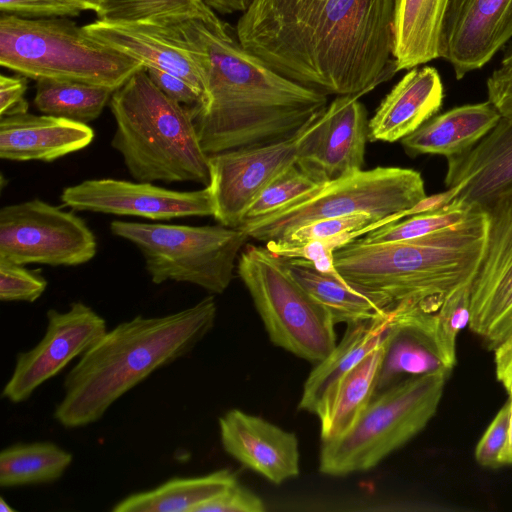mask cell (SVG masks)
Here are the masks:
<instances>
[{"label":"cell","instance_id":"1","mask_svg":"<svg viewBox=\"0 0 512 512\" xmlns=\"http://www.w3.org/2000/svg\"><path fill=\"white\" fill-rule=\"evenodd\" d=\"M394 0H252L240 44L271 69L328 95H359L391 79Z\"/></svg>","mask_w":512,"mask_h":512},{"label":"cell","instance_id":"2","mask_svg":"<svg viewBox=\"0 0 512 512\" xmlns=\"http://www.w3.org/2000/svg\"><path fill=\"white\" fill-rule=\"evenodd\" d=\"M179 26L202 54L206 96L190 110L207 155L286 140L327 107L326 94L271 69L223 20L190 18Z\"/></svg>","mask_w":512,"mask_h":512},{"label":"cell","instance_id":"3","mask_svg":"<svg viewBox=\"0 0 512 512\" xmlns=\"http://www.w3.org/2000/svg\"><path fill=\"white\" fill-rule=\"evenodd\" d=\"M213 296L158 317L137 315L107 331L66 374L53 416L66 428L90 425L157 369L186 356L212 330Z\"/></svg>","mask_w":512,"mask_h":512},{"label":"cell","instance_id":"4","mask_svg":"<svg viewBox=\"0 0 512 512\" xmlns=\"http://www.w3.org/2000/svg\"><path fill=\"white\" fill-rule=\"evenodd\" d=\"M487 212L481 207L463 223L429 235L389 243L357 238L334 252L349 283L437 312L454 290L470 284L483 254Z\"/></svg>","mask_w":512,"mask_h":512},{"label":"cell","instance_id":"5","mask_svg":"<svg viewBox=\"0 0 512 512\" xmlns=\"http://www.w3.org/2000/svg\"><path fill=\"white\" fill-rule=\"evenodd\" d=\"M109 107L116 123L111 146L136 181L209 185V155L190 107L166 96L145 67L113 92Z\"/></svg>","mask_w":512,"mask_h":512},{"label":"cell","instance_id":"6","mask_svg":"<svg viewBox=\"0 0 512 512\" xmlns=\"http://www.w3.org/2000/svg\"><path fill=\"white\" fill-rule=\"evenodd\" d=\"M0 65L36 81L75 80L114 91L144 68L88 35L68 17L30 19L3 13Z\"/></svg>","mask_w":512,"mask_h":512},{"label":"cell","instance_id":"7","mask_svg":"<svg viewBox=\"0 0 512 512\" xmlns=\"http://www.w3.org/2000/svg\"><path fill=\"white\" fill-rule=\"evenodd\" d=\"M421 174L410 168L375 167L327 181L274 213L244 221L238 228L262 242L279 240L318 219L365 213L381 226L413 214L426 197Z\"/></svg>","mask_w":512,"mask_h":512},{"label":"cell","instance_id":"8","mask_svg":"<svg viewBox=\"0 0 512 512\" xmlns=\"http://www.w3.org/2000/svg\"><path fill=\"white\" fill-rule=\"evenodd\" d=\"M451 371L407 377L375 395L344 435L322 441L320 472L367 471L410 441L437 412Z\"/></svg>","mask_w":512,"mask_h":512},{"label":"cell","instance_id":"9","mask_svg":"<svg viewBox=\"0 0 512 512\" xmlns=\"http://www.w3.org/2000/svg\"><path fill=\"white\" fill-rule=\"evenodd\" d=\"M111 232L134 244L154 284L184 282L221 294L233 279L248 235L222 224L189 226L115 220Z\"/></svg>","mask_w":512,"mask_h":512},{"label":"cell","instance_id":"10","mask_svg":"<svg viewBox=\"0 0 512 512\" xmlns=\"http://www.w3.org/2000/svg\"><path fill=\"white\" fill-rule=\"evenodd\" d=\"M236 268L274 345L313 363L330 354L336 346L335 323L291 275L284 258L266 246L246 244Z\"/></svg>","mask_w":512,"mask_h":512},{"label":"cell","instance_id":"11","mask_svg":"<svg viewBox=\"0 0 512 512\" xmlns=\"http://www.w3.org/2000/svg\"><path fill=\"white\" fill-rule=\"evenodd\" d=\"M96 252L94 233L73 212L38 198L0 209V260L77 266L89 262Z\"/></svg>","mask_w":512,"mask_h":512},{"label":"cell","instance_id":"12","mask_svg":"<svg viewBox=\"0 0 512 512\" xmlns=\"http://www.w3.org/2000/svg\"><path fill=\"white\" fill-rule=\"evenodd\" d=\"M323 111L286 140L209 156L208 186L214 203L213 216L220 224L237 228L243 223L250 206L262 191L279 174L297 163L306 143L319 127Z\"/></svg>","mask_w":512,"mask_h":512},{"label":"cell","instance_id":"13","mask_svg":"<svg viewBox=\"0 0 512 512\" xmlns=\"http://www.w3.org/2000/svg\"><path fill=\"white\" fill-rule=\"evenodd\" d=\"M484 208L486 241L470 285L468 328L493 351L512 333V191Z\"/></svg>","mask_w":512,"mask_h":512},{"label":"cell","instance_id":"14","mask_svg":"<svg viewBox=\"0 0 512 512\" xmlns=\"http://www.w3.org/2000/svg\"><path fill=\"white\" fill-rule=\"evenodd\" d=\"M42 339L32 349L16 355L2 397L12 403L26 401L44 382L81 357L108 331L106 321L90 306L72 302L67 311L49 309Z\"/></svg>","mask_w":512,"mask_h":512},{"label":"cell","instance_id":"15","mask_svg":"<svg viewBox=\"0 0 512 512\" xmlns=\"http://www.w3.org/2000/svg\"><path fill=\"white\" fill-rule=\"evenodd\" d=\"M60 200L74 211L137 216L155 221L214 214L209 186L176 191L151 182L89 179L64 188Z\"/></svg>","mask_w":512,"mask_h":512},{"label":"cell","instance_id":"16","mask_svg":"<svg viewBox=\"0 0 512 512\" xmlns=\"http://www.w3.org/2000/svg\"><path fill=\"white\" fill-rule=\"evenodd\" d=\"M512 38V0H451L441 56L458 80L482 68Z\"/></svg>","mask_w":512,"mask_h":512},{"label":"cell","instance_id":"17","mask_svg":"<svg viewBox=\"0 0 512 512\" xmlns=\"http://www.w3.org/2000/svg\"><path fill=\"white\" fill-rule=\"evenodd\" d=\"M83 28L97 41L136 59L145 68L161 69L185 79L205 99L206 77L200 55L182 34L178 23L161 25L97 19Z\"/></svg>","mask_w":512,"mask_h":512},{"label":"cell","instance_id":"18","mask_svg":"<svg viewBox=\"0 0 512 512\" xmlns=\"http://www.w3.org/2000/svg\"><path fill=\"white\" fill-rule=\"evenodd\" d=\"M359 95H338L306 143L297 164L324 183L363 169L368 114Z\"/></svg>","mask_w":512,"mask_h":512},{"label":"cell","instance_id":"19","mask_svg":"<svg viewBox=\"0 0 512 512\" xmlns=\"http://www.w3.org/2000/svg\"><path fill=\"white\" fill-rule=\"evenodd\" d=\"M219 428L223 449L243 466L274 484L298 476L300 453L294 433L239 409L221 416Z\"/></svg>","mask_w":512,"mask_h":512},{"label":"cell","instance_id":"20","mask_svg":"<svg viewBox=\"0 0 512 512\" xmlns=\"http://www.w3.org/2000/svg\"><path fill=\"white\" fill-rule=\"evenodd\" d=\"M436 328V312L408 303L394 306L374 396L407 377L448 369L437 350Z\"/></svg>","mask_w":512,"mask_h":512},{"label":"cell","instance_id":"21","mask_svg":"<svg viewBox=\"0 0 512 512\" xmlns=\"http://www.w3.org/2000/svg\"><path fill=\"white\" fill-rule=\"evenodd\" d=\"M444 183L456 199L482 207L512 191V118L502 116L475 146L447 158Z\"/></svg>","mask_w":512,"mask_h":512},{"label":"cell","instance_id":"22","mask_svg":"<svg viewBox=\"0 0 512 512\" xmlns=\"http://www.w3.org/2000/svg\"><path fill=\"white\" fill-rule=\"evenodd\" d=\"M444 87L432 66L415 67L383 98L368 121V140L401 141L441 109Z\"/></svg>","mask_w":512,"mask_h":512},{"label":"cell","instance_id":"23","mask_svg":"<svg viewBox=\"0 0 512 512\" xmlns=\"http://www.w3.org/2000/svg\"><path fill=\"white\" fill-rule=\"evenodd\" d=\"M94 131L84 123L50 115L21 113L0 118V158L52 162L91 144Z\"/></svg>","mask_w":512,"mask_h":512},{"label":"cell","instance_id":"24","mask_svg":"<svg viewBox=\"0 0 512 512\" xmlns=\"http://www.w3.org/2000/svg\"><path fill=\"white\" fill-rule=\"evenodd\" d=\"M394 307L385 315L347 324L344 336L330 354L318 362L303 387L299 409L321 418L341 379L385 340Z\"/></svg>","mask_w":512,"mask_h":512},{"label":"cell","instance_id":"25","mask_svg":"<svg viewBox=\"0 0 512 512\" xmlns=\"http://www.w3.org/2000/svg\"><path fill=\"white\" fill-rule=\"evenodd\" d=\"M502 115L489 101L454 107L435 115L401 140L407 154L460 155L483 139Z\"/></svg>","mask_w":512,"mask_h":512},{"label":"cell","instance_id":"26","mask_svg":"<svg viewBox=\"0 0 512 512\" xmlns=\"http://www.w3.org/2000/svg\"><path fill=\"white\" fill-rule=\"evenodd\" d=\"M450 1L394 0L393 59L398 72L440 58Z\"/></svg>","mask_w":512,"mask_h":512},{"label":"cell","instance_id":"27","mask_svg":"<svg viewBox=\"0 0 512 512\" xmlns=\"http://www.w3.org/2000/svg\"><path fill=\"white\" fill-rule=\"evenodd\" d=\"M291 275L330 313L335 324H351L388 313L395 305L382 294L322 273L306 260L284 258Z\"/></svg>","mask_w":512,"mask_h":512},{"label":"cell","instance_id":"28","mask_svg":"<svg viewBox=\"0 0 512 512\" xmlns=\"http://www.w3.org/2000/svg\"><path fill=\"white\" fill-rule=\"evenodd\" d=\"M237 482L229 469L197 477H175L148 491L131 494L111 509L113 512H196Z\"/></svg>","mask_w":512,"mask_h":512},{"label":"cell","instance_id":"29","mask_svg":"<svg viewBox=\"0 0 512 512\" xmlns=\"http://www.w3.org/2000/svg\"><path fill=\"white\" fill-rule=\"evenodd\" d=\"M383 354L384 342L341 379L326 412L319 418L322 441L344 435L370 403Z\"/></svg>","mask_w":512,"mask_h":512},{"label":"cell","instance_id":"30","mask_svg":"<svg viewBox=\"0 0 512 512\" xmlns=\"http://www.w3.org/2000/svg\"><path fill=\"white\" fill-rule=\"evenodd\" d=\"M72 461L70 452L50 441L10 445L0 453V486L12 488L54 482Z\"/></svg>","mask_w":512,"mask_h":512},{"label":"cell","instance_id":"31","mask_svg":"<svg viewBox=\"0 0 512 512\" xmlns=\"http://www.w3.org/2000/svg\"><path fill=\"white\" fill-rule=\"evenodd\" d=\"M34 105L43 114L88 124L109 104L114 90L63 79L36 81Z\"/></svg>","mask_w":512,"mask_h":512},{"label":"cell","instance_id":"32","mask_svg":"<svg viewBox=\"0 0 512 512\" xmlns=\"http://www.w3.org/2000/svg\"><path fill=\"white\" fill-rule=\"evenodd\" d=\"M99 20L172 25L190 18L221 20L204 0H107Z\"/></svg>","mask_w":512,"mask_h":512},{"label":"cell","instance_id":"33","mask_svg":"<svg viewBox=\"0 0 512 512\" xmlns=\"http://www.w3.org/2000/svg\"><path fill=\"white\" fill-rule=\"evenodd\" d=\"M481 207L454 199L439 209L414 214L370 230L360 240L365 243H389L422 237L463 223Z\"/></svg>","mask_w":512,"mask_h":512},{"label":"cell","instance_id":"34","mask_svg":"<svg viewBox=\"0 0 512 512\" xmlns=\"http://www.w3.org/2000/svg\"><path fill=\"white\" fill-rule=\"evenodd\" d=\"M470 284L445 297L436 312L437 350L444 365L453 369L456 364V339L470 322Z\"/></svg>","mask_w":512,"mask_h":512},{"label":"cell","instance_id":"35","mask_svg":"<svg viewBox=\"0 0 512 512\" xmlns=\"http://www.w3.org/2000/svg\"><path fill=\"white\" fill-rule=\"evenodd\" d=\"M321 184L296 163L262 191L250 206L244 221L270 215Z\"/></svg>","mask_w":512,"mask_h":512},{"label":"cell","instance_id":"36","mask_svg":"<svg viewBox=\"0 0 512 512\" xmlns=\"http://www.w3.org/2000/svg\"><path fill=\"white\" fill-rule=\"evenodd\" d=\"M378 227L380 225L375 222L371 215L358 213L308 222L278 241L288 244H302L313 240L328 239L347 232L361 229L373 230Z\"/></svg>","mask_w":512,"mask_h":512},{"label":"cell","instance_id":"37","mask_svg":"<svg viewBox=\"0 0 512 512\" xmlns=\"http://www.w3.org/2000/svg\"><path fill=\"white\" fill-rule=\"evenodd\" d=\"M48 285L39 270H29L25 265L0 260V300L3 302L33 303Z\"/></svg>","mask_w":512,"mask_h":512},{"label":"cell","instance_id":"38","mask_svg":"<svg viewBox=\"0 0 512 512\" xmlns=\"http://www.w3.org/2000/svg\"><path fill=\"white\" fill-rule=\"evenodd\" d=\"M0 11L30 19L76 17L87 11L72 0H0Z\"/></svg>","mask_w":512,"mask_h":512},{"label":"cell","instance_id":"39","mask_svg":"<svg viewBox=\"0 0 512 512\" xmlns=\"http://www.w3.org/2000/svg\"><path fill=\"white\" fill-rule=\"evenodd\" d=\"M509 414L510 401L508 399L490 422L475 447V460L480 466L493 469L501 467L498 458L506 441Z\"/></svg>","mask_w":512,"mask_h":512},{"label":"cell","instance_id":"40","mask_svg":"<svg viewBox=\"0 0 512 512\" xmlns=\"http://www.w3.org/2000/svg\"><path fill=\"white\" fill-rule=\"evenodd\" d=\"M262 499L238 481L201 505L196 512H263Z\"/></svg>","mask_w":512,"mask_h":512},{"label":"cell","instance_id":"41","mask_svg":"<svg viewBox=\"0 0 512 512\" xmlns=\"http://www.w3.org/2000/svg\"><path fill=\"white\" fill-rule=\"evenodd\" d=\"M151 81L169 98L186 106L200 105L204 96L185 79L157 68H146Z\"/></svg>","mask_w":512,"mask_h":512},{"label":"cell","instance_id":"42","mask_svg":"<svg viewBox=\"0 0 512 512\" xmlns=\"http://www.w3.org/2000/svg\"><path fill=\"white\" fill-rule=\"evenodd\" d=\"M28 88L27 77L17 74L0 76V118L28 112L25 99Z\"/></svg>","mask_w":512,"mask_h":512},{"label":"cell","instance_id":"43","mask_svg":"<svg viewBox=\"0 0 512 512\" xmlns=\"http://www.w3.org/2000/svg\"><path fill=\"white\" fill-rule=\"evenodd\" d=\"M488 100L503 117L512 118V66H501L486 82Z\"/></svg>","mask_w":512,"mask_h":512},{"label":"cell","instance_id":"44","mask_svg":"<svg viewBox=\"0 0 512 512\" xmlns=\"http://www.w3.org/2000/svg\"><path fill=\"white\" fill-rule=\"evenodd\" d=\"M495 374L508 393L512 392V333L494 350Z\"/></svg>","mask_w":512,"mask_h":512},{"label":"cell","instance_id":"45","mask_svg":"<svg viewBox=\"0 0 512 512\" xmlns=\"http://www.w3.org/2000/svg\"><path fill=\"white\" fill-rule=\"evenodd\" d=\"M204 2L217 13L231 14L244 12L252 0H204Z\"/></svg>","mask_w":512,"mask_h":512},{"label":"cell","instance_id":"46","mask_svg":"<svg viewBox=\"0 0 512 512\" xmlns=\"http://www.w3.org/2000/svg\"><path fill=\"white\" fill-rule=\"evenodd\" d=\"M510 414L505 444L499 454L500 466L512 465V392L509 393Z\"/></svg>","mask_w":512,"mask_h":512},{"label":"cell","instance_id":"47","mask_svg":"<svg viewBox=\"0 0 512 512\" xmlns=\"http://www.w3.org/2000/svg\"><path fill=\"white\" fill-rule=\"evenodd\" d=\"M82 5L87 11H94L97 13L99 9L106 3L107 0H72Z\"/></svg>","mask_w":512,"mask_h":512},{"label":"cell","instance_id":"48","mask_svg":"<svg viewBox=\"0 0 512 512\" xmlns=\"http://www.w3.org/2000/svg\"><path fill=\"white\" fill-rule=\"evenodd\" d=\"M501 66H512V45L504 53Z\"/></svg>","mask_w":512,"mask_h":512},{"label":"cell","instance_id":"49","mask_svg":"<svg viewBox=\"0 0 512 512\" xmlns=\"http://www.w3.org/2000/svg\"><path fill=\"white\" fill-rule=\"evenodd\" d=\"M0 511L1 512H15V509L8 504L3 497L0 498Z\"/></svg>","mask_w":512,"mask_h":512}]
</instances>
